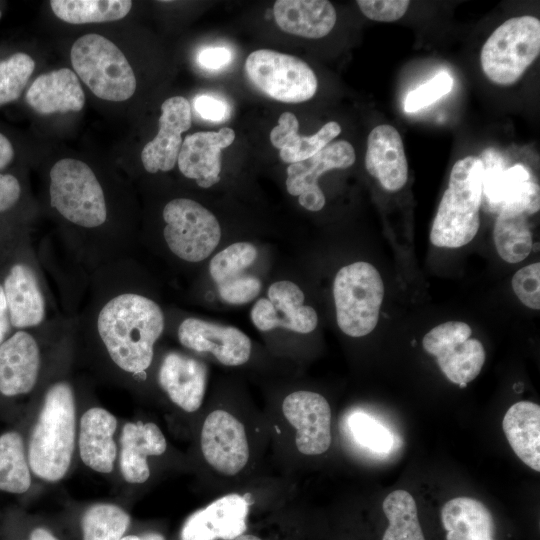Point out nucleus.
I'll return each mask as SVG.
<instances>
[{
  "label": "nucleus",
  "mask_w": 540,
  "mask_h": 540,
  "mask_svg": "<svg viewBox=\"0 0 540 540\" xmlns=\"http://www.w3.org/2000/svg\"><path fill=\"white\" fill-rule=\"evenodd\" d=\"M97 328L114 363L137 374L151 365L154 344L164 329V315L153 300L125 293L105 304Z\"/></svg>",
  "instance_id": "nucleus-1"
},
{
  "label": "nucleus",
  "mask_w": 540,
  "mask_h": 540,
  "mask_svg": "<svg viewBox=\"0 0 540 540\" xmlns=\"http://www.w3.org/2000/svg\"><path fill=\"white\" fill-rule=\"evenodd\" d=\"M75 442V401L71 386L54 384L46 393L32 430L28 462L39 478L55 482L66 474Z\"/></svg>",
  "instance_id": "nucleus-2"
},
{
  "label": "nucleus",
  "mask_w": 540,
  "mask_h": 540,
  "mask_svg": "<svg viewBox=\"0 0 540 540\" xmlns=\"http://www.w3.org/2000/svg\"><path fill=\"white\" fill-rule=\"evenodd\" d=\"M482 175L479 157L470 155L453 165L431 227L433 245L459 248L475 237L480 226Z\"/></svg>",
  "instance_id": "nucleus-3"
},
{
  "label": "nucleus",
  "mask_w": 540,
  "mask_h": 540,
  "mask_svg": "<svg viewBox=\"0 0 540 540\" xmlns=\"http://www.w3.org/2000/svg\"><path fill=\"white\" fill-rule=\"evenodd\" d=\"M76 74L94 95L108 101H124L136 90V78L122 51L98 34L78 38L70 52Z\"/></svg>",
  "instance_id": "nucleus-4"
},
{
  "label": "nucleus",
  "mask_w": 540,
  "mask_h": 540,
  "mask_svg": "<svg viewBox=\"0 0 540 540\" xmlns=\"http://www.w3.org/2000/svg\"><path fill=\"white\" fill-rule=\"evenodd\" d=\"M336 320L343 333L362 337L378 323L384 285L378 270L364 261L342 267L333 283Z\"/></svg>",
  "instance_id": "nucleus-5"
},
{
  "label": "nucleus",
  "mask_w": 540,
  "mask_h": 540,
  "mask_svg": "<svg viewBox=\"0 0 540 540\" xmlns=\"http://www.w3.org/2000/svg\"><path fill=\"white\" fill-rule=\"evenodd\" d=\"M540 52V21L533 16L506 20L486 40L480 54L482 70L495 84L517 82Z\"/></svg>",
  "instance_id": "nucleus-6"
},
{
  "label": "nucleus",
  "mask_w": 540,
  "mask_h": 540,
  "mask_svg": "<svg viewBox=\"0 0 540 540\" xmlns=\"http://www.w3.org/2000/svg\"><path fill=\"white\" fill-rule=\"evenodd\" d=\"M50 201L64 218L86 228L102 225L106 202L94 172L84 162L64 158L50 171Z\"/></svg>",
  "instance_id": "nucleus-7"
},
{
  "label": "nucleus",
  "mask_w": 540,
  "mask_h": 540,
  "mask_svg": "<svg viewBox=\"0 0 540 540\" xmlns=\"http://www.w3.org/2000/svg\"><path fill=\"white\" fill-rule=\"evenodd\" d=\"M245 73L256 89L285 103L307 101L318 87L317 77L305 61L270 49L251 52L245 61Z\"/></svg>",
  "instance_id": "nucleus-8"
},
{
  "label": "nucleus",
  "mask_w": 540,
  "mask_h": 540,
  "mask_svg": "<svg viewBox=\"0 0 540 540\" xmlns=\"http://www.w3.org/2000/svg\"><path fill=\"white\" fill-rule=\"evenodd\" d=\"M164 238L177 257L188 262L206 259L219 244L221 228L212 212L188 198H176L163 209Z\"/></svg>",
  "instance_id": "nucleus-9"
},
{
  "label": "nucleus",
  "mask_w": 540,
  "mask_h": 540,
  "mask_svg": "<svg viewBox=\"0 0 540 540\" xmlns=\"http://www.w3.org/2000/svg\"><path fill=\"white\" fill-rule=\"evenodd\" d=\"M479 158L483 165L481 200L486 211L527 216L539 211L540 188L525 165L517 163L506 168L502 157L492 149Z\"/></svg>",
  "instance_id": "nucleus-10"
},
{
  "label": "nucleus",
  "mask_w": 540,
  "mask_h": 540,
  "mask_svg": "<svg viewBox=\"0 0 540 540\" xmlns=\"http://www.w3.org/2000/svg\"><path fill=\"white\" fill-rule=\"evenodd\" d=\"M467 323L449 321L437 325L423 337L424 350L435 356L444 375L461 388L480 373L486 358L482 343L470 338Z\"/></svg>",
  "instance_id": "nucleus-11"
},
{
  "label": "nucleus",
  "mask_w": 540,
  "mask_h": 540,
  "mask_svg": "<svg viewBox=\"0 0 540 540\" xmlns=\"http://www.w3.org/2000/svg\"><path fill=\"white\" fill-rule=\"evenodd\" d=\"M200 444L206 462L225 476L236 475L249 460V445L243 424L222 409L212 411L204 420Z\"/></svg>",
  "instance_id": "nucleus-12"
},
{
  "label": "nucleus",
  "mask_w": 540,
  "mask_h": 540,
  "mask_svg": "<svg viewBox=\"0 0 540 540\" xmlns=\"http://www.w3.org/2000/svg\"><path fill=\"white\" fill-rule=\"evenodd\" d=\"M267 298L254 304L250 316L260 331L285 328L297 333L312 332L318 324L314 308L304 305V293L298 285L283 280L271 284Z\"/></svg>",
  "instance_id": "nucleus-13"
},
{
  "label": "nucleus",
  "mask_w": 540,
  "mask_h": 540,
  "mask_svg": "<svg viewBox=\"0 0 540 540\" xmlns=\"http://www.w3.org/2000/svg\"><path fill=\"white\" fill-rule=\"evenodd\" d=\"M353 146L346 140L329 143L317 154L287 167L286 189L298 196L300 205L309 211H320L325 196L318 185L319 177L332 169H346L355 162Z\"/></svg>",
  "instance_id": "nucleus-14"
},
{
  "label": "nucleus",
  "mask_w": 540,
  "mask_h": 540,
  "mask_svg": "<svg viewBox=\"0 0 540 540\" xmlns=\"http://www.w3.org/2000/svg\"><path fill=\"white\" fill-rule=\"evenodd\" d=\"M282 411L296 429L295 444L304 455H320L331 445V408L321 394L295 391L285 397Z\"/></svg>",
  "instance_id": "nucleus-15"
},
{
  "label": "nucleus",
  "mask_w": 540,
  "mask_h": 540,
  "mask_svg": "<svg viewBox=\"0 0 540 540\" xmlns=\"http://www.w3.org/2000/svg\"><path fill=\"white\" fill-rule=\"evenodd\" d=\"M257 255V248L252 243L237 242L211 259L209 272L224 302L243 305L259 295L261 281L248 273V268L255 262Z\"/></svg>",
  "instance_id": "nucleus-16"
},
{
  "label": "nucleus",
  "mask_w": 540,
  "mask_h": 540,
  "mask_svg": "<svg viewBox=\"0 0 540 540\" xmlns=\"http://www.w3.org/2000/svg\"><path fill=\"white\" fill-rule=\"evenodd\" d=\"M180 343L196 352H209L221 364L239 366L251 355L250 338L233 326H224L198 318H187L179 325Z\"/></svg>",
  "instance_id": "nucleus-17"
},
{
  "label": "nucleus",
  "mask_w": 540,
  "mask_h": 540,
  "mask_svg": "<svg viewBox=\"0 0 540 540\" xmlns=\"http://www.w3.org/2000/svg\"><path fill=\"white\" fill-rule=\"evenodd\" d=\"M189 101L181 96L166 99L161 105L159 130L141 152V161L149 173L167 172L177 164L182 145V133L191 127Z\"/></svg>",
  "instance_id": "nucleus-18"
},
{
  "label": "nucleus",
  "mask_w": 540,
  "mask_h": 540,
  "mask_svg": "<svg viewBox=\"0 0 540 540\" xmlns=\"http://www.w3.org/2000/svg\"><path fill=\"white\" fill-rule=\"evenodd\" d=\"M249 502L239 494H228L188 517L181 540H234L246 528Z\"/></svg>",
  "instance_id": "nucleus-19"
},
{
  "label": "nucleus",
  "mask_w": 540,
  "mask_h": 540,
  "mask_svg": "<svg viewBox=\"0 0 540 540\" xmlns=\"http://www.w3.org/2000/svg\"><path fill=\"white\" fill-rule=\"evenodd\" d=\"M235 132L229 127L219 131H201L187 135L177 159L180 172L194 179L198 186L209 188L220 181L221 151L230 146Z\"/></svg>",
  "instance_id": "nucleus-20"
},
{
  "label": "nucleus",
  "mask_w": 540,
  "mask_h": 540,
  "mask_svg": "<svg viewBox=\"0 0 540 540\" xmlns=\"http://www.w3.org/2000/svg\"><path fill=\"white\" fill-rule=\"evenodd\" d=\"M365 167L381 186L389 191H399L407 182L408 163L402 138L389 124L372 129L367 139Z\"/></svg>",
  "instance_id": "nucleus-21"
},
{
  "label": "nucleus",
  "mask_w": 540,
  "mask_h": 540,
  "mask_svg": "<svg viewBox=\"0 0 540 540\" xmlns=\"http://www.w3.org/2000/svg\"><path fill=\"white\" fill-rule=\"evenodd\" d=\"M39 367L36 340L25 331L16 332L0 345V393L11 397L30 392Z\"/></svg>",
  "instance_id": "nucleus-22"
},
{
  "label": "nucleus",
  "mask_w": 540,
  "mask_h": 540,
  "mask_svg": "<svg viewBox=\"0 0 540 540\" xmlns=\"http://www.w3.org/2000/svg\"><path fill=\"white\" fill-rule=\"evenodd\" d=\"M158 379L170 400L184 411L195 412L201 407L207 382V368L203 362L170 352L163 358Z\"/></svg>",
  "instance_id": "nucleus-23"
},
{
  "label": "nucleus",
  "mask_w": 540,
  "mask_h": 540,
  "mask_svg": "<svg viewBox=\"0 0 540 540\" xmlns=\"http://www.w3.org/2000/svg\"><path fill=\"white\" fill-rule=\"evenodd\" d=\"M120 470L128 483H143L150 476L148 456L166 451V439L160 428L152 423H126L120 436Z\"/></svg>",
  "instance_id": "nucleus-24"
},
{
  "label": "nucleus",
  "mask_w": 540,
  "mask_h": 540,
  "mask_svg": "<svg viewBox=\"0 0 540 540\" xmlns=\"http://www.w3.org/2000/svg\"><path fill=\"white\" fill-rule=\"evenodd\" d=\"M27 104L39 114L80 111L85 95L76 74L61 68L39 75L28 88Z\"/></svg>",
  "instance_id": "nucleus-25"
},
{
  "label": "nucleus",
  "mask_w": 540,
  "mask_h": 540,
  "mask_svg": "<svg viewBox=\"0 0 540 540\" xmlns=\"http://www.w3.org/2000/svg\"><path fill=\"white\" fill-rule=\"evenodd\" d=\"M117 420L103 408L87 410L80 420L79 452L83 463L94 471L110 473L116 459L113 435Z\"/></svg>",
  "instance_id": "nucleus-26"
},
{
  "label": "nucleus",
  "mask_w": 540,
  "mask_h": 540,
  "mask_svg": "<svg viewBox=\"0 0 540 540\" xmlns=\"http://www.w3.org/2000/svg\"><path fill=\"white\" fill-rule=\"evenodd\" d=\"M273 14L282 31L310 39L328 35L337 19L334 6L327 0H278Z\"/></svg>",
  "instance_id": "nucleus-27"
},
{
  "label": "nucleus",
  "mask_w": 540,
  "mask_h": 540,
  "mask_svg": "<svg viewBox=\"0 0 540 540\" xmlns=\"http://www.w3.org/2000/svg\"><path fill=\"white\" fill-rule=\"evenodd\" d=\"M11 325L28 328L40 324L45 315V302L36 275L24 263L13 265L3 285Z\"/></svg>",
  "instance_id": "nucleus-28"
},
{
  "label": "nucleus",
  "mask_w": 540,
  "mask_h": 540,
  "mask_svg": "<svg viewBox=\"0 0 540 540\" xmlns=\"http://www.w3.org/2000/svg\"><path fill=\"white\" fill-rule=\"evenodd\" d=\"M299 122L291 112H284L278 124L270 132V141L280 150L283 162L292 164L312 157L326 147L340 132L341 127L335 121L324 124L311 136L298 134Z\"/></svg>",
  "instance_id": "nucleus-29"
},
{
  "label": "nucleus",
  "mask_w": 540,
  "mask_h": 540,
  "mask_svg": "<svg viewBox=\"0 0 540 540\" xmlns=\"http://www.w3.org/2000/svg\"><path fill=\"white\" fill-rule=\"evenodd\" d=\"M441 521L446 540H495V523L489 509L470 497H456L444 504Z\"/></svg>",
  "instance_id": "nucleus-30"
},
{
  "label": "nucleus",
  "mask_w": 540,
  "mask_h": 540,
  "mask_svg": "<svg viewBox=\"0 0 540 540\" xmlns=\"http://www.w3.org/2000/svg\"><path fill=\"white\" fill-rule=\"evenodd\" d=\"M504 434L518 458L540 471V406L530 401L513 404L503 418Z\"/></svg>",
  "instance_id": "nucleus-31"
},
{
  "label": "nucleus",
  "mask_w": 540,
  "mask_h": 540,
  "mask_svg": "<svg viewBox=\"0 0 540 540\" xmlns=\"http://www.w3.org/2000/svg\"><path fill=\"white\" fill-rule=\"evenodd\" d=\"M50 5L59 19L71 24L119 20L132 8L129 0H53Z\"/></svg>",
  "instance_id": "nucleus-32"
},
{
  "label": "nucleus",
  "mask_w": 540,
  "mask_h": 540,
  "mask_svg": "<svg viewBox=\"0 0 540 540\" xmlns=\"http://www.w3.org/2000/svg\"><path fill=\"white\" fill-rule=\"evenodd\" d=\"M523 213L502 211L497 214L493 237L499 256L508 263L524 260L532 250V235Z\"/></svg>",
  "instance_id": "nucleus-33"
},
{
  "label": "nucleus",
  "mask_w": 540,
  "mask_h": 540,
  "mask_svg": "<svg viewBox=\"0 0 540 540\" xmlns=\"http://www.w3.org/2000/svg\"><path fill=\"white\" fill-rule=\"evenodd\" d=\"M389 521L382 540H425L413 496L405 490L391 492L382 504Z\"/></svg>",
  "instance_id": "nucleus-34"
},
{
  "label": "nucleus",
  "mask_w": 540,
  "mask_h": 540,
  "mask_svg": "<svg viewBox=\"0 0 540 540\" xmlns=\"http://www.w3.org/2000/svg\"><path fill=\"white\" fill-rule=\"evenodd\" d=\"M31 485L22 436L14 431L0 436V491L21 494Z\"/></svg>",
  "instance_id": "nucleus-35"
},
{
  "label": "nucleus",
  "mask_w": 540,
  "mask_h": 540,
  "mask_svg": "<svg viewBox=\"0 0 540 540\" xmlns=\"http://www.w3.org/2000/svg\"><path fill=\"white\" fill-rule=\"evenodd\" d=\"M130 524V516L112 504H95L81 521L83 540H120Z\"/></svg>",
  "instance_id": "nucleus-36"
},
{
  "label": "nucleus",
  "mask_w": 540,
  "mask_h": 540,
  "mask_svg": "<svg viewBox=\"0 0 540 540\" xmlns=\"http://www.w3.org/2000/svg\"><path fill=\"white\" fill-rule=\"evenodd\" d=\"M34 69L33 58L23 52L0 60V106L20 97Z\"/></svg>",
  "instance_id": "nucleus-37"
},
{
  "label": "nucleus",
  "mask_w": 540,
  "mask_h": 540,
  "mask_svg": "<svg viewBox=\"0 0 540 540\" xmlns=\"http://www.w3.org/2000/svg\"><path fill=\"white\" fill-rule=\"evenodd\" d=\"M348 427L355 442L378 455L388 454L392 450L393 435L391 431L374 417L356 412L348 419Z\"/></svg>",
  "instance_id": "nucleus-38"
},
{
  "label": "nucleus",
  "mask_w": 540,
  "mask_h": 540,
  "mask_svg": "<svg viewBox=\"0 0 540 540\" xmlns=\"http://www.w3.org/2000/svg\"><path fill=\"white\" fill-rule=\"evenodd\" d=\"M453 87V78L446 72H440L432 79L408 93L404 101L407 113L419 111L448 94Z\"/></svg>",
  "instance_id": "nucleus-39"
},
{
  "label": "nucleus",
  "mask_w": 540,
  "mask_h": 540,
  "mask_svg": "<svg viewBox=\"0 0 540 540\" xmlns=\"http://www.w3.org/2000/svg\"><path fill=\"white\" fill-rule=\"evenodd\" d=\"M512 288L518 299L534 310L540 309V263L518 270L512 278Z\"/></svg>",
  "instance_id": "nucleus-40"
},
{
  "label": "nucleus",
  "mask_w": 540,
  "mask_h": 540,
  "mask_svg": "<svg viewBox=\"0 0 540 540\" xmlns=\"http://www.w3.org/2000/svg\"><path fill=\"white\" fill-rule=\"evenodd\" d=\"M356 3L367 18L379 22L402 18L410 5L407 0H358Z\"/></svg>",
  "instance_id": "nucleus-41"
},
{
  "label": "nucleus",
  "mask_w": 540,
  "mask_h": 540,
  "mask_svg": "<svg viewBox=\"0 0 540 540\" xmlns=\"http://www.w3.org/2000/svg\"><path fill=\"white\" fill-rule=\"evenodd\" d=\"M194 107L202 118L210 121H222L227 114V106L223 101L206 94L195 98Z\"/></svg>",
  "instance_id": "nucleus-42"
},
{
  "label": "nucleus",
  "mask_w": 540,
  "mask_h": 540,
  "mask_svg": "<svg viewBox=\"0 0 540 540\" xmlns=\"http://www.w3.org/2000/svg\"><path fill=\"white\" fill-rule=\"evenodd\" d=\"M21 194L20 183L11 174L0 173V212L13 207Z\"/></svg>",
  "instance_id": "nucleus-43"
},
{
  "label": "nucleus",
  "mask_w": 540,
  "mask_h": 540,
  "mask_svg": "<svg viewBox=\"0 0 540 540\" xmlns=\"http://www.w3.org/2000/svg\"><path fill=\"white\" fill-rule=\"evenodd\" d=\"M231 60V53L224 47H210L201 50L197 55L198 64L209 70L219 69Z\"/></svg>",
  "instance_id": "nucleus-44"
},
{
  "label": "nucleus",
  "mask_w": 540,
  "mask_h": 540,
  "mask_svg": "<svg viewBox=\"0 0 540 540\" xmlns=\"http://www.w3.org/2000/svg\"><path fill=\"white\" fill-rule=\"evenodd\" d=\"M11 326L8 306L3 290L0 284V345L5 341Z\"/></svg>",
  "instance_id": "nucleus-45"
},
{
  "label": "nucleus",
  "mask_w": 540,
  "mask_h": 540,
  "mask_svg": "<svg viewBox=\"0 0 540 540\" xmlns=\"http://www.w3.org/2000/svg\"><path fill=\"white\" fill-rule=\"evenodd\" d=\"M14 158V149L10 140L0 133V171L6 168Z\"/></svg>",
  "instance_id": "nucleus-46"
},
{
  "label": "nucleus",
  "mask_w": 540,
  "mask_h": 540,
  "mask_svg": "<svg viewBox=\"0 0 540 540\" xmlns=\"http://www.w3.org/2000/svg\"><path fill=\"white\" fill-rule=\"evenodd\" d=\"M120 540H165L164 536L156 532H148L142 535H129Z\"/></svg>",
  "instance_id": "nucleus-47"
},
{
  "label": "nucleus",
  "mask_w": 540,
  "mask_h": 540,
  "mask_svg": "<svg viewBox=\"0 0 540 540\" xmlns=\"http://www.w3.org/2000/svg\"><path fill=\"white\" fill-rule=\"evenodd\" d=\"M30 540H58L48 530L44 528H36L30 534Z\"/></svg>",
  "instance_id": "nucleus-48"
},
{
  "label": "nucleus",
  "mask_w": 540,
  "mask_h": 540,
  "mask_svg": "<svg viewBox=\"0 0 540 540\" xmlns=\"http://www.w3.org/2000/svg\"><path fill=\"white\" fill-rule=\"evenodd\" d=\"M234 540H262L257 536L251 535V534H242L235 538Z\"/></svg>",
  "instance_id": "nucleus-49"
},
{
  "label": "nucleus",
  "mask_w": 540,
  "mask_h": 540,
  "mask_svg": "<svg viewBox=\"0 0 540 540\" xmlns=\"http://www.w3.org/2000/svg\"><path fill=\"white\" fill-rule=\"evenodd\" d=\"M0 17H1V12H0Z\"/></svg>",
  "instance_id": "nucleus-50"
}]
</instances>
